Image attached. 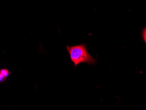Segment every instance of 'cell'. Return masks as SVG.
Instances as JSON below:
<instances>
[{
  "label": "cell",
  "mask_w": 146,
  "mask_h": 110,
  "mask_svg": "<svg viewBox=\"0 0 146 110\" xmlns=\"http://www.w3.org/2000/svg\"><path fill=\"white\" fill-rule=\"evenodd\" d=\"M67 49L70 55L71 61L74 63L75 67L80 63L95 65L96 63V60L89 55L85 44L71 47L67 46Z\"/></svg>",
  "instance_id": "1"
},
{
  "label": "cell",
  "mask_w": 146,
  "mask_h": 110,
  "mask_svg": "<svg viewBox=\"0 0 146 110\" xmlns=\"http://www.w3.org/2000/svg\"><path fill=\"white\" fill-rule=\"evenodd\" d=\"M0 72L4 75L6 78H7L9 75L10 73L9 72V70L7 69H2L0 70Z\"/></svg>",
  "instance_id": "2"
},
{
  "label": "cell",
  "mask_w": 146,
  "mask_h": 110,
  "mask_svg": "<svg viewBox=\"0 0 146 110\" xmlns=\"http://www.w3.org/2000/svg\"><path fill=\"white\" fill-rule=\"evenodd\" d=\"M142 35L143 38V40H144V42L146 43V27L144 28V29L143 30L142 32Z\"/></svg>",
  "instance_id": "3"
},
{
  "label": "cell",
  "mask_w": 146,
  "mask_h": 110,
  "mask_svg": "<svg viewBox=\"0 0 146 110\" xmlns=\"http://www.w3.org/2000/svg\"><path fill=\"white\" fill-rule=\"evenodd\" d=\"M6 79H7L4 76V75L0 72V82H3Z\"/></svg>",
  "instance_id": "4"
}]
</instances>
